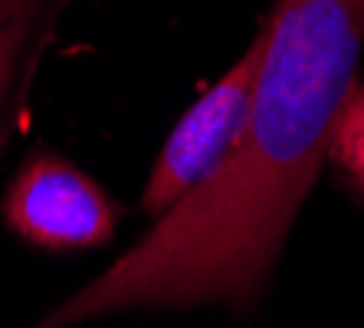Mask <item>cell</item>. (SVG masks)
Masks as SVG:
<instances>
[{
	"label": "cell",
	"mask_w": 364,
	"mask_h": 328,
	"mask_svg": "<svg viewBox=\"0 0 364 328\" xmlns=\"http://www.w3.org/2000/svg\"><path fill=\"white\" fill-rule=\"evenodd\" d=\"M259 56H263V23L243 56L171 128L168 142L161 144V152L151 164V174L144 181V217H164L171 207H178L184 197L203 187L233 158L246 132V118H250Z\"/></svg>",
	"instance_id": "cell-2"
},
{
	"label": "cell",
	"mask_w": 364,
	"mask_h": 328,
	"mask_svg": "<svg viewBox=\"0 0 364 328\" xmlns=\"http://www.w3.org/2000/svg\"><path fill=\"white\" fill-rule=\"evenodd\" d=\"M328 164L364 201V79H358L355 92H351L345 112H341Z\"/></svg>",
	"instance_id": "cell-5"
},
{
	"label": "cell",
	"mask_w": 364,
	"mask_h": 328,
	"mask_svg": "<svg viewBox=\"0 0 364 328\" xmlns=\"http://www.w3.org/2000/svg\"><path fill=\"white\" fill-rule=\"evenodd\" d=\"M0 213L40 250H99L115 240L119 207L73 161L40 152L7 184Z\"/></svg>",
	"instance_id": "cell-3"
},
{
	"label": "cell",
	"mask_w": 364,
	"mask_h": 328,
	"mask_svg": "<svg viewBox=\"0 0 364 328\" xmlns=\"http://www.w3.org/2000/svg\"><path fill=\"white\" fill-rule=\"evenodd\" d=\"M76 0H0V161L20 135L36 73Z\"/></svg>",
	"instance_id": "cell-4"
},
{
	"label": "cell",
	"mask_w": 364,
	"mask_h": 328,
	"mask_svg": "<svg viewBox=\"0 0 364 328\" xmlns=\"http://www.w3.org/2000/svg\"><path fill=\"white\" fill-rule=\"evenodd\" d=\"M361 50L364 0H276L233 158L109 270L50 309L43 325L203 305L256 309L328 164Z\"/></svg>",
	"instance_id": "cell-1"
}]
</instances>
